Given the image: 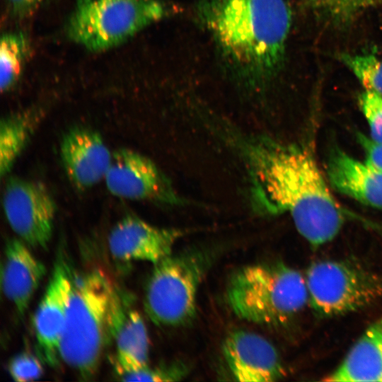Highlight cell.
Instances as JSON below:
<instances>
[{"label": "cell", "instance_id": "6da1fadb", "mask_svg": "<svg viewBox=\"0 0 382 382\" xmlns=\"http://www.w3.org/2000/svg\"><path fill=\"white\" fill-rule=\"evenodd\" d=\"M204 122L244 163L256 212L289 214L299 234L313 248L335 238L345 213L311 149L243 132L220 116L208 115Z\"/></svg>", "mask_w": 382, "mask_h": 382}, {"label": "cell", "instance_id": "7a4b0ae2", "mask_svg": "<svg viewBox=\"0 0 382 382\" xmlns=\"http://www.w3.org/2000/svg\"><path fill=\"white\" fill-rule=\"evenodd\" d=\"M198 13L246 85H265L281 70L292 21L286 0H202Z\"/></svg>", "mask_w": 382, "mask_h": 382}, {"label": "cell", "instance_id": "3957f363", "mask_svg": "<svg viewBox=\"0 0 382 382\" xmlns=\"http://www.w3.org/2000/svg\"><path fill=\"white\" fill-rule=\"evenodd\" d=\"M113 287L99 269L79 275L74 273L59 354L83 380L96 375L108 339V315Z\"/></svg>", "mask_w": 382, "mask_h": 382}, {"label": "cell", "instance_id": "277c9868", "mask_svg": "<svg viewBox=\"0 0 382 382\" xmlns=\"http://www.w3.org/2000/svg\"><path fill=\"white\" fill-rule=\"evenodd\" d=\"M226 300L238 318L279 325L299 313L308 301L305 278L282 262L248 265L231 277Z\"/></svg>", "mask_w": 382, "mask_h": 382}, {"label": "cell", "instance_id": "5b68a950", "mask_svg": "<svg viewBox=\"0 0 382 382\" xmlns=\"http://www.w3.org/2000/svg\"><path fill=\"white\" fill-rule=\"evenodd\" d=\"M166 13L159 0H76L66 31L74 42L101 52L126 42Z\"/></svg>", "mask_w": 382, "mask_h": 382}, {"label": "cell", "instance_id": "8992f818", "mask_svg": "<svg viewBox=\"0 0 382 382\" xmlns=\"http://www.w3.org/2000/svg\"><path fill=\"white\" fill-rule=\"evenodd\" d=\"M209 253L190 249L154 264L144 299L146 313L157 325L177 326L196 313L199 286L211 264Z\"/></svg>", "mask_w": 382, "mask_h": 382}, {"label": "cell", "instance_id": "52a82bcc", "mask_svg": "<svg viewBox=\"0 0 382 382\" xmlns=\"http://www.w3.org/2000/svg\"><path fill=\"white\" fill-rule=\"evenodd\" d=\"M308 303L319 317L357 311L382 297V277L343 260L311 264L306 274Z\"/></svg>", "mask_w": 382, "mask_h": 382}, {"label": "cell", "instance_id": "ba28073f", "mask_svg": "<svg viewBox=\"0 0 382 382\" xmlns=\"http://www.w3.org/2000/svg\"><path fill=\"white\" fill-rule=\"evenodd\" d=\"M2 204L9 226L21 240L33 247L47 248L53 233L57 207L42 183L10 178Z\"/></svg>", "mask_w": 382, "mask_h": 382}, {"label": "cell", "instance_id": "9c48e42d", "mask_svg": "<svg viewBox=\"0 0 382 382\" xmlns=\"http://www.w3.org/2000/svg\"><path fill=\"white\" fill-rule=\"evenodd\" d=\"M104 180L108 191L120 198L167 205H181L185 202L153 161L129 149L112 153Z\"/></svg>", "mask_w": 382, "mask_h": 382}, {"label": "cell", "instance_id": "30bf717a", "mask_svg": "<svg viewBox=\"0 0 382 382\" xmlns=\"http://www.w3.org/2000/svg\"><path fill=\"white\" fill-rule=\"evenodd\" d=\"M73 275L68 258L60 252L34 318L38 355L43 362L52 367L57 366L61 359L59 347Z\"/></svg>", "mask_w": 382, "mask_h": 382}, {"label": "cell", "instance_id": "8fae6325", "mask_svg": "<svg viewBox=\"0 0 382 382\" xmlns=\"http://www.w3.org/2000/svg\"><path fill=\"white\" fill-rule=\"evenodd\" d=\"M133 297L114 286L108 315V334L115 345L117 375L148 366L149 337L144 321L134 307Z\"/></svg>", "mask_w": 382, "mask_h": 382}, {"label": "cell", "instance_id": "7c38bea8", "mask_svg": "<svg viewBox=\"0 0 382 382\" xmlns=\"http://www.w3.org/2000/svg\"><path fill=\"white\" fill-rule=\"evenodd\" d=\"M222 352L236 381L273 382L285 376L276 348L256 333L245 330L231 332L224 341Z\"/></svg>", "mask_w": 382, "mask_h": 382}, {"label": "cell", "instance_id": "4fadbf2b", "mask_svg": "<svg viewBox=\"0 0 382 382\" xmlns=\"http://www.w3.org/2000/svg\"><path fill=\"white\" fill-rule=\"evenodd\" d=\"M182 235L180 230L157 227L128 215L111 229L108 248L112 257L118 261L144 260L154 265L172 253Z\"/></svg>", "mask_w": 382, "mask_h": 382}, {"label": "cell", "instance_id": "5bb4252c", "mask_svg": "<svg viewBox=\"0 0 382 382\" xmlns=\"http://www.w3.org/2000/svg\"><path fill=\"white\" fill-rule=\"evenodd\" d=\"M59 151L69 180L80 190L91 188L105 178L112 156L101 135L84 127L68 130Z\"/></svg>", "mask_w": 382, "mask_h": 382}, {"label": "cell", "instance_id": "9a60e30c", "mask_svg": "<svg viewBox=\"0 0 382 382\" xmlns=\"http://www.w3.org/2000/svg\"><path fill=\"white\" fill-rule=\"evenodd\" d=\"M326 171L330 185L339 192L367 206L382 210V171L334 148Z\"/></svg>", "mask_w": 382, "mask_h": 382}, {"label": "cell", "instance_id": "2e32d148", "mask_svg": "<svg viewBox=\"0 0 382 382\" xmlns=\"http://www.w3.org/2000/svg\"><path fill=\"white\" fill-rule=\"evenodd\" d=\"M27 245L21 238L6 241L1 272L3 292L21 316H24L46 272L44 264Z\"/></svg>", "mask_w": 382, "mask_h": 382}, {"label": "cell", "instance_id": "e0dca14e", "mask_svg": "<svg viewBox=\"0 0 382 382\" xmlns=\"http://www.w3.org/2000/svg\"><path fill=\"white\" fill-rule=\"evenodd\" d=\"M323 381L382 382V318L367 327L338 366Z\"/></svg>", "mask_w": 382, "mask_h": 382}, {"label": "cell", "instance_id": "ac0fdd59", "mask_svg": "<svg viewBox=\"0 0 382 382\" xmlns=\"http://www.w3.org/2000/svg\"><path fill=\"white\" fill-rule=\"evenodd\" d=\"M39 110L28 109L2 117L0 122V174L6 175L39 124Z\"/></svg>", "mask_w": 382, "mask_h": 382}, {"label": "cell", "instance_id": "d6986e66", "mask_svg": "<svg viewBox=\"0 0 382 382\" xmlns=\"http://www.w3.org/2000/svg\"><path fill=\"white\" fill-rule=\"evenodd\" d=\"M28 51V41L21 32L4 33L0 42V88L11 90L22 72Z\"/></svg>", "mask_w": 382, "mask_h": 382}, {"label": "cell", "instance_id": "ffe728a7", "mask_svg": "<svg viewBox=\"0 0 382 382\" xmlns=\"http://www.w3.org/2000/svg\"><path fill=\"white\" fill-rule=\"evenodd\" d=\"M340 61L354 74L365 90L382 96V59L374 54L342 53Z\"/></svg>", "mask_w": 382, "mask_h": 382}, {"label": "cell", "instance_id": "44dd1931", "mask_svg": "<svg viewBox=\"0 0 382 382\" xmlns=\"http://www.w3.org/2000/svg\"><path fill=\"white\" fill-rule=\"evenodd\" d=\"M187 366L182 362H174L156 367L149 365L135 371L119 375L125 381H177L187 376Z\"/></svg>", "mask_w": 382, "mask_h": 382}, {"label": "cell", "instance_id": "7402d4cb", "mask_svg": "<svg viewBox=\"0 0 382 382\" xmlns=\"http://www.w3.org/2000/svg\"><path fill=\"white\" fill-rule=\"evenodd\" d=\"M358 102L369 127L370 139L382 143V96L364 90L359 96Z\"/></svg>", "mask_w": 382, "mask_h": 382}, {"label": "cell", "instance_id": "603a6c76", "mask_svg": "<svg viewBox=\"0 0 382 382\" xmlns=\"http://www.w3.org/2000/svg\"><path fill=\"white\" fill-rule=\"evenodd\" d=\"M33 354L27 352L19 353L9 361L8 372L12 378L17 382L34 381L43 373V367Z\"/></svg>", "mask_w": 382, "mask_h": 382}, {"label": "cell", "instance_id": "cb8c5ba5", "mask_svg": "<svg viewBox=\"0 0 382 382\" xmlns=\"http://www.w3.org/2000/svg\"><path fill=\"white\" fill-rule=\"evenodd\" d=\"M366 156V161L382 171V143H377L367 137L359 134L357 137Z\"/></svg>", "mask_w": 382, "mask_h": 382}, {"label": "cell", "instance_id": "d4e9b609", "mask_svg": "<svg viewBox=\"0 0 382 382\" xmlns=\"http://www.w3.org/2000/svg\"><path fill=\"white\" fill-rule=\"evenodd\" d=\"M13 16L25 18L33 13L45 0H6Z\"/></svg>", "mask_w": 382, "mask_h": 382}, {"label": "cell", "instance_id": "484cf974", "mask_svg": "<svg viewBox=\"0 0 382 382\" xmlns=\"http://www.w3.org/2000/svg\"><path fill=\"white\" fill-rule=\"evenodd\" d=\"M311 1H322V0H311Z\"/></svg>", "mask_w": 382, "mask_h": 382}]
</instances>
